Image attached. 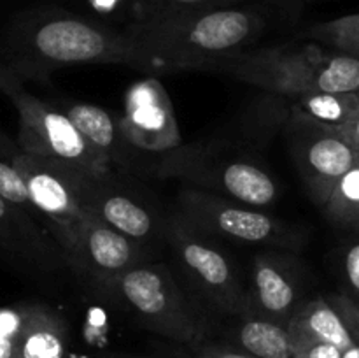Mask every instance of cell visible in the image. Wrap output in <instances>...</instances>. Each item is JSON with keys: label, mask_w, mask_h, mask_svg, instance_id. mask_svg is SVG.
<instances>
[{"label": "cell", "mask_w": 359, "mask_h": 358, "mask_svg": "<svg viewBox=\"0 0 359 358\" xmlns=\"http://www.w3.org/2000/svg\"><path fill=\"white\" fill-rule=\"evenodd\" d=\"M0 60L25 81L41 83L69 67L118 63L135 69V55L125 30L60 7L16 14L4 30Z\"/></svg>", "instance_id": "obj_1"}, {"label": "cell", "mask_w": 359, "mask_h": 358, "mask_svg": "<svg viewBox=\"0 0 359 358\" xmlns=\"http://www.w3.org/2000/svg\"><path fill=\"white\" fill-rule=\"evenodd\" d=\"M269 28L265 13L249 6L128 23L135 69L151 74L205 70L214 62L255 48Z\"/></svg>", "instance_id": "obj_2"}, {"label": "cell", "mask_w": 359, "mask_h": 358, "mask_svg": "<svg viewBox=\"0 0 359 358\" xmlns=\"http://www.w3.org/2000/svg\"><path fill=\"white\" fill-rule=\"evenodd\" d=\"M98 288L132 312L140 325L189 350L203 346L212 336L205 307L160 263L144 262Z\"/></svg>", "instance_id": "obj_3"}, {"label": "cell", "mask_w": 359, "mask_h": 358, "mask_svg": "<svg viewBox=\"0 0 359 358\" xmlns=\"http://www.w3.org/2000/svg\"><path fill=\"white\" fill-rule=\"evenodd\" d=\"M147 174L181 179L186 186L259 209L273 206L279 199V185L262 164L221 142L181 144L167 153L151 154Z\"/></svg>", "instance_id": "obj_4"}, {"label": "cell", "mask_w": 359, "mask_h": 358, "mask_svg": "<svg viewBox=\"0 0 359 358\" xmlns=\"http://www.w3.org/2000/svg\"><path fill=\"white\" fill-rule=\"evenodd\" d=\"M165 242L195 293L226 316L244 312L245 279L216 237L174 213L167 218Z\"/></svg>", "instance_id": "obj_5"}, {"label": "cell", "mask_w": 359, "mask_h": 358, "mask_svg": "<svg viewBox=\"0 0 359 358\" xmlns=\"http://www.w3.org/2000/svg\"><path fill=\"white\" fill-rule=\"evenodd\" d=\"M23 81L0 60V93L6 95L18 111V147L21 151L56 158L88 172L112 168L55 104L35 97L25 88Z\"/></svg>", "instance_id": "obj_6"}, {"label": "cell", "mask_w": 359, "mask_h": 358, "mask_svg": "<svg viewBox=\"0 0 359 358\" xmlns=\"http://www.w3.org/2000/svg\"><path fill=\"white\" fill-rule=\"evenodd\" d=\"M74 192L81 209L91 218L121 232L126 237L147 246L165 241L167 218L153 200L123 172L114 168L88 172L72 167Z\"/></svg>", "instance_id": "obj_7"}, {"label": "cell", "mask_w": 359, "mask_h": 358, "mask_svg": "<svg viewBox=\"0 0 359 358\" xmlns=\"http://www.w3.org/2000/svg\"><path fill=\"white\" fill-rule=\"evenodd\" d=\"M175 213L214 237H224L242 244L266 246L293 253L300 251L305 244V235L300 230L270 216L265 209L193 186H184L179 192Z\"/></svg>", "instance_id": "obj_8"}, {"label": "cell", "mask_w": 359, "mask_h": 358, "mask_svg": "<svg viewBox=\"0 0 359 358\" xmlns=\"http://www.w3.org/2000/svg\"><path fill=\"white\" fill-rule=\"evenodd\" d=\"M13 165L23 179L35 213L46 221L67 260L74 235L88 218L74 192L70 174L74 165L56 158L25 153L20 147L14 153Z\"/></svg>", "instance_id": "obj_9"}, {"label": "cell", "mask_w": 359, "mask_h": 358, "mask_svg": "<svg viewBox=\"0 0 359 358\" xmlns=\"http://www.w3.org/2000/svg\"><path fill=\"white\" fill-rule=\"evenodd\" d=\"M290 153L309 197L325 207L339 179L349 171L358 154L332 126L321 125L290 107L286 119Z\"/></svg>", "instance_id": "obj_10"}, {"label": "cell", "mask_w": 359, "mask_h": 358, "mask_svg": "<svg viewBox=\"0 0 359 358\" xmlns=\"http://www.w3.org/2000/svg\"><path fill=\"white\" fill-rule=\"evenodd\" d=\"M304 300L305 269L298 256L286 249L256 253L245 279L244 312L287 326Z\"/></svg>", "instance_id": "obj_11"}, {"label": "cell", "mask_w": 359, "mask_h": 358, "mask_svg": "<svg viewBox=\"0 0 359 358\" xmlns=\"http://www.w3.org/2000/svg\"><path fill=\"white\" fill-rule=\"evenodd\" d=\"M119 125L126 140L142 153H167L182 144L174 105L154 76L144 77L126 90Z\"/></svg>", "instance_id": "obj_12"}, {"label": "cell", "mask_w": 359, "mask_h": 358, "mask_svg": "<svg viewBox=\"0 0 359 358\" xmlns=\"http://www.w3.org/2000/svg\"><path fill=\"white\" fill-rule=\"evenodd\" d=\"M147 248L121 232L88 216L77 228L67 263L93 279L97 286L146 262Z\"/></svg>", "instance_id": "obj_13"}, {"label": "cell", "mask_w": 359, "mask_h": 358, "mask_svg": "<svg viewBox=\"0 0 359 358\" xmlns=\"http://www.w3.org/2000/svg\"><path fill=\"white\" fill-rule=\"evenodd\" d=\"M69 118L74 128L84 137L98 154L109 161L112 168L123 174H147L149 153H142L126 140L119 119L100 105L86 102H67L56 105Z\"/></svg>", "instance_id": "obj_14"}, {"label": "cell", "mask_w": 359, "mask_h": 358, "mask_svg": "<svg viewBox=\"0 0 359 358\" xmlns=\"http://www.w3.org/2000/svg\"><path fill=\"white\" fill-rule=\"evenodd\" d=\"M0 248L14 258L32 263L37 269L53 270L67 263L62 249L39 230L34 218L0 197Z\"/></svg>", "instance_id": "obj_15"}, {"label": "cell", "mask_w": 359, "mask_h": 358, "mask_svg": "<svg viewBox=\"0 0 359 358\" xmlns=\"http://www.w3.org/2000/svg\"><path fill=\"white\" fill-rule=\"evenodd\" d=\"M223 343L252 358H293L287 326L248 312L231 316Z\"/></svg>", "instance_id": "obj_16"}, {"label": "cell", "mask_w": 359, "mask_h": 358, "mask_svg": "<svg viewBox=\"0 0 359 358\" xmlns=\"http://www.w3.org/2000/svg\"><path fill=\"white\" fill-rule=\"evenodd\" d=\"M18 358H70L69 325L56 309L42 302H28Z\"/></svg>", "instance_id": "obj_17"}, {"label": "cell", "mask_w": 359, "mask_h": 358, "mask_svg": "<svg viewBox=\"0 0 359 358\" xmlns=\"http://www.w3.org/2000/svg\"><path fill=\"white\" fill-rule=\"evenodd\" d=\"M287 330L291 337L323 340L342 351L354 344L342 318L326 297H314L302 302L287 321Z\"/></svg>", "instance_id": "obj_18"}, {"label": "cell", "mask_w": 359, "mask_h": 358, "mask_svg": "<svg viewBox=\"0 0 359 358\" xmlns=\"http://www.w3.org/2000/svg\"><path fill=\"white\" fill-rule=\"evenodd\" d=\"M291 100H293L291 109L307 116L312 121L332 126V128L344 125L359 112L358 93H321V91H312V93L298 95Z\"/></svg>", "instance_id": "obj_19"}, {"label": "cell", "mask_w": 359, "mask_h": 358, "mask_svg": "<svg viewBox=\"0 0 359 358\" xmlns=\"http://www.w3.org/2000/svg\"><path fill=\"white\" fill-rule=\"evenodd\" d=\"M323 211L333 225L359 235V154L353 167L339 179Z\"/></svg>", "instance_id": "obj_20"}, {"label": "cell", "mask_w": 359, "mask_h": 358, "mask_svg": "<svg viewBox=\"0 0 359 358\" xmlns=\"http://www.w3.org/2000/svg\"><path fill=\"white\" fill-rule=\"evenodd\" d=\"M302 37L337 53L359 56V13L312 25L304 30Z\"/></svg>", "instance_id": "obj_21"}, {"label": "cell", "mask_w": 359, "mask_h": 358, "mask_svg": "<svg viewBox=\"0 0 359 358\" xmlns=\"http://www.w3.org/2000/svg\"><path fill=\"white\" fill-rule=\"evenodd\" d=\"M238 4H242V0H137L128 14V23L238 6Z\"/></svg>", "instance_id": "obj_22"}, {"label": "cell", "mask_w": 359, "mask_h": 358, "mask_svg": "<svg viewBox=\"0 0 359 358\" xmlns=\"http://www.w3.org/2000/svg\"><path fill=\"white\" fill-rule=\"evenodd\" d=\"M16 150L18 147H14L13 144H7L6 140L2 142V137H0V197L34 218V214L37 213L32 206L23 179L13 165Z\"/></svg>", "instance_id": "obj_23"}, {"label": "cell", "mask_w": 359, "mask_h": 358, "mask_svg": "<svg viewBox=\"0 0 359 358\" xmlns=\"http://www.w3.org/2000/svg\"><path fill=\"white\" fill-rule=\"evenodd\" d=\"M28 302L0 307V358H18V343L27 321Z\"/></svg>", "instance_id": "obj_24"}, {"label": "cell", "mask_w": 359, "mask_h": 358, "mask_svg": "<svg viewBox=\"0 0 359 358\" xmlns=\"http://www.w3.org/2000/svg\"><path fill=\"white\" fill-rule=\"evenodd\" d=\"M326 298H328L330 304L333 305V309H335V311L339 312L340 318H342L351 339L354 340V344L359 346V302L351 298L349 295H346L344 291L333 293Z\"/></svg>", "instance_id": "obj_25"}, {"label": "cell", "mask_w": 359, "mask_h": 358, "mask_svg": "<svg viewBox=\"0 0 359 358\" xmlns=\"http://www.w3.org/2000/svg\"><path fill=\"white\" fill-rule=\"evenodd\" d=\"M342 276L346 291L351 298L359 302V237L347 244L342 256Z\"/></svg>", "instance_id": "obj_26"}, {"label": "cell", "mask_w": 359, "mask_h": 358, "mask_svg": "<svg viewBox=\"0 0 359 358\" xmlns=\"http://www.w3.org/2000/svg\"><path fill=\"white\" fill-rule=\"evenodd\" d=\"M86 9L91 11V14H95L98 18L104 20H119V18H126L128 20V14L132 11L133 4L137 0H79Z\"/></svg>", "instance_id": "obj_27"}, {"label": "cell", "mask_w": 359, "mask_h": 358, "mask_svg": "<svg viewBox=\"0 0 359 358\" xmlns=\"http://www.w3.org/2000/svg\"><path fill=\"white\" fill-rule=\"evenodd\" d=\"M293 340V358H340L342 350L323 340L291 337Z\"/></svg>", "instance_id": "obj_28"}, {"label": "cell", "mask_w": 359, "mask_h": 358, "mask_svg": "<svg viewBox=\"0 0 359 358\" xmlns=\"http://www.w3.org/2000/svg\"><path fill=\"white\" fill-rule=\"evenodd\" d=\"M200 350L209 358H252L242 351L235 350V347L228 346L223 340L221 343H205L203 346H200Z\"/></svg>", "instance_id": "obj_29"}, {"label": "cell", "mask_w": 359, "mask_h": 358, "mask_svg": "<svg viewBox=\"0 0 359 358\" xmlns=\"http://www.w3.org/2000/svg\"><path fill=\"white\" fill-rule=\"evenodd\" d=\"M333 130H335V132L339 133L356 153H359V112L356 116H353L349 121H346L340 126H335Z\"/></svg>", "instance_id": "obj_30"}, {"label": "cell", "mask_w": 359, "mask_h": 358, "mask_svg": "<svg viewBox=\"0 0 359 358\" xmlns=\"http://www.w3.org/2000/svg\"><path fill=\"white\" fill-rule=\"evenodd\" d=\"M265 2L272 4V6L277 7L279 11L293 16V14L300 13L302 7L307 6V4L311 2H316V0H265Z\"/></svg>", "instance_id": "obj_31"}, {"label": "cell", "mask_w": 359, "mask_h": 358, "mask_svg": "<svg viewBox=\"0 0 359 358\" xmlns=\"http://www.w3.org/2000/svg\"><path fill=\"white\" fill-rule=\"evenodd\" d=\"M340 358H359V346H358V344H353L351 347L344 350L342 354H340Z\"/></svg>", "instance_id": "obj_32"}, {"label": "cell", "mask_w": 359, "mask_h": 358, "mask_svg": "<svg viewBox=\"0 0 359 358\" xmlns=\"http://www.w3.org/2000/svg\"><path fill=\"white\" fill-rule=\"evenodd\" d=\"M98 358H142V357H137V354H128V353H102L98 354Z\"/></svg>", "instance_id": "obj_33"}, {"label": "cell", "mask_w": 359, "mask_h": 358, "mask_svg": "<svg viewBox=\"0 0 359 358\" xmlns=\"http://www.w3.org/2000/svg\"><path fill=\"white\" fill-rule=\"evenodd\" d=\"M358 97H359V91H358Z\"/></svg>", "instance_id": "obj_34"}]
</instances>
